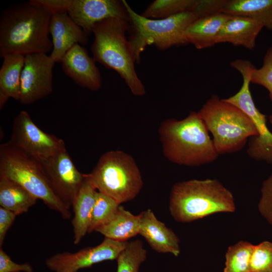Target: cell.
Here are the masks:
<instances>
[{"label":"cell","instance_id":"cell-29","mask_svg":"<svg viewBox=\"0 0 272 272\" xmlns=\"http://www.w3.org/2000/svg\"><path fill=\"white\" fill-rule=\"evenodd\" d=\"M250 272H272V242L264 241L254 246Z\"/></svg>","mask_w":272,"mask_h":272},{"label":"cell","instance_id":"cell-4","mask_svg":"<svg viewBox=\"0 0 272 272\" xmlns=\"http://www.w3.org/2000/svg\"><path fill=\"white\" fill-rule=\"evenodd\" d=\"M231 192L217 179H192L174 184L169 210L174 219L189 223L218 213L235 210Z\"/></svg>","mask_w":272,"mask_h":272},{"label":"cell","instance_id":"cell-8","mask_svg":"<svg viewBox=\"0 0 272 272\" xmlns=\"http://www.w3.org/2000/svg\"><path fill=\"white\" fill-rule=\"evenodd\" d=\"M85 177L98 191L120 204L134 198L143 186L140 170L133 158L121 151L103 154Z\"/></svg>","mask_w":272,"mask_h":272},{"label":"cell","instance_id":"cell-3","mask_svg":"<svg viewBox=\"0 0 272 272\" xmlns=\"http://www.w3.org/2000/svg\"><path fill=\"white\" fill-rule=\"evenodd\" d=\"M128 29V20L120 18L96 23L92 29L94 39L90 49L96 62L116 71L133 95L143 96L146 90L135 70V60L126 37Z\"/></svg>","mask_w":272,"mask_h":272},{"label":"cell","instance_id":"cell-22","mask_svg":"<svg viewBox=\"0 0 272 272\" xmlns=\"http://www.w3.org/2000/svg\"><path fill=\"white\" fill-rule=\"evenodd\" d=\"M140 215L135 216L120 206L113 217L95 231L113 240L125 242L139 234Z\"/></svg>","mask_w":272,"mask_h":272},{"label":"cell","instance_id":"cell-31","mask_svg":"<svg viewBox=\"0 0 272 272\" xmlns=\"http://www.w3.org/2000/svg\"><path fill=\"white\" fill-rule=\"evenodd\" d=\"M258 208L260 214L272 226V173L262 183Z\"/></svg>","mask_w":272,"mask_h":272},{"label":"cell","instance_id":"cell-14","mask_svg":"<svg viewBox=\"0 0 272 272\" xmlns=\"http://www.w3.org/2000/svg\"><path fill=\"white\" fill-rule=\"evenodd\" d=\"M67 13L88 36L99 22L111 18L128 20L123 1L72 0Z\"/></svg>","mask_w":272,"mask_h":272},{"label":"cell","instance_id":"cell-1","mask_svg":"<svg viewBox=\"0 0 272 272\" xmlns=\"http://www.w3.org/2000/svg\"><path fill=\"white\" fill-rule=\"evenodd\" d=\"M52 14L31 0L13 5L0 16V56L8 53L26 55L52 50L49 38Z\"/></svg>","mask_w":272,"mask_h":272},{"label":"cell","instance_id":"cell-12","mask_svg":"<svg viewBox=\"0 0 272 272\" xmlns=\"http://www.w3.org/2000/svg\"><path fill=\"white\" fill-rule=\"evenodd\" d=\"M128 241L105 238L99 245L83 248L77 252L56 253L45 261L47 267L54 272H78L105 260L117 259Z\"/></svg>","mask_w":272,"mask_h":272},{"label":"cell","instance_id":"cell-13","mask_svg":"<svg viewBox=\"0 0 272 272\" xmlns=\"http://www.w3.org/2000/svg\"><path fill=\"white\" fill-rule=\"evenodd\" d=\"M55 63L50 55L45 53L25 55L19 101L21 104H32L51 93Z\"/></svg>","mask_w":272,"mask_h":272},{"label":"cell","instance_id":"cell-2","mask_svg":"<svg viewBox=\"0 0 272 272\" xmlns=\"http://www.w3.org/2000/svg\"><path fill=\"white\" fill-rule=\"evenodd\" d=\"M164 156L180 165L199 166L216 161L219 154L197 112L182 120H164L159 130Z\"/></svg>","mask_w":272,"mask_h":272},{"label":"cell","instance_id":"cell-15","mask_svg":"<svg viewBox=\"0 0 272 272\" xmlns=\"http://www.w3.org/2000/svg\"><path fill=\"white\" fill-rule=\"evenodd\" d=\"M95 62L85 47L76 44L66 53L60 63L63 72L76 84L96 91L101 87L102 78Z\"/></svg>","mask_w":272,"mask_h":272},{"label":"cell","instance_id":"cell-28","mask_svg":"<svg viewBox=\"0 0 272 272\" xmlns=\"http://www.w3.org/2000/svg\"><path fill=\"white\" fill-rule=\"evenodd\" d=\"M120 205L110 196L97 191L88 233L95 231L109 221L117 212Z\"/></svg>","mask_w":272,"mask_h":272},{"label":"cell","instance_id":"cell-11","mask_svg":"<svg viewBox=\"0 0 272 272\" xmlns=\"http://www.w3.org/2000/svg\"><path fill=\"white\" fill-rule=\"evenodd\" d=\"M51 187L60 200L70 210L84 180L66 148L40 162Z\"/></svg>","mask_w":272,"mask_h":272},{"label":"cell","instance_id":"cell-9","mask_svg":"<svg viewBox=\"0 0 272 272\" xmlns=\"http://www.w3.org/2000/svg\"><path fill=\"white\" fill-rule=\"evenodd\" d=\"M233 67L241 74L243 84L237 93L223 99L246 113L256 127L257 134L249 139L247 155L253 160L272 165V132L267 126L266 115L255 106L250 91L251 75L255 67L249 61L241 59L235 61Z\"/></svg>","mask_w":272,"mask_h":272},{"label":"cell","instance_id":"cell-35","mask_svg":"<svg viewBox=\"0 0 272 272\" xmlns=\"http://www.w3.org/2000/svg\"><path fill=\"white\" fill-rule=\"evenodd\" d=\"M16 217V215L12 212L0 207V247H2L7 233Z\"/></svg>","mask_w":272,"mask_h":272},{"label":"cell","instance_id":"cell-34","mask_svg":"<svg viewBox=\"0 0 272 272\" xmlns=\"http://www.w3.org/2000/svg\"><path fill=\"white\" fill-rule=\"evenodd\" d=\"M48 10L52 15L67 12L72 0H31Z\"/></svg>","mask_w":272,"mask_h":272},{"label":"cell","instance_id":"cell-25","mask_svg":"<svg viewBox=\"0 0 272 272\" xmlns=\"http://www.w3.org/2000/svg\"><path fill=\"white\" fill-rule=\"evenodd\" d=\"M254 246L240 241L229 247L225 255L224 272H250V262Z\"/></svg>","mask_w":272,"mask_h":272},{"label":"cell","instance_id":"cell-21","mask_svg":"<svg viewBox=\"0 0 272 272\" xmlns=\"http://www.w3.org/2000/svg\"><path fill=\"white\" fill-rule=\"evenodd\" d=\"M223 13L249 18L272 30V0H227Z\"/></svg>","mask_w":272,"mask_h":272},{"label":"cell","instance_id":"cell-5","mask_svg":"<svg viewBox=\"0 0 272 272\" xmlns=\"http://www.w3.org/2000/svg\"><path fill=\"white\" fill-rule=\"evenodd\" d=\"M213 137L219 155L242 150L248 140L257 134L251 119L241 109L213 95L197 112Z\"/></svg>","mask_w":272,"mask_h":272},{"label":"cell","instance_id":"cell-33","mask_svg":"<svg viewBox=\"0 0 272 272\" xmlns=\"http://www.w3.org/2000/svg\"><path fill=\"white\" fill-rule=\"evenodd\" d=\"M32 272L33 268L28 263L18 264L13 261L10 257L0 247V272Z\"/></svg>","mask_w":272,"mask_h":272},{"label":"cell","instance_id":"cell-16","mask_svg":"<svg viewBox=\"0 0 272 272\" xmlns=\"http://www.w3.org/2000/svg\"><path fill=\"white\" fill-rule=\"evenodd\" d=\"M49 32L53 45L49 55L55 63H60L66 53L76 44L84 45L89 41V36L67 12L52 15Z\"/></svg>","mask_w":272,"mask_h":272},{"label":"cell","instance_id":"cell-23","mask_svg":"<svg viewBox=\"0 0 272 272\" xmlns=\"http://www.w3.org/2000/svg\"><path fill=\"white\" fill-rule=\"evenodd\" d=\"M2 57L3 62L0 69V93L19 101L25 56L18 53H8Z\"/></svg>","mask_w":272,"mask_h":272},{"label":"cell","instance_id":"cell-30","mask_svg":"<svg viewBox=\"0 0 272 272\" xmlns=\"http://www.w3.org/2000/svg\"><path fill=\"white\" fill-rule=\"evenodd\" d=\"M250 81L266 88L272 102V45L266 51L262 66L252 71Z\"/></svg>","mask_w":272,"mask_h":272},{"label":"cell","instance_id":"cell-36","mask_svg":"<svg viewBox=\"0 0 272 272\" xmlns=\"http://www.w3.org/2000/svg\"><path fill=\"white\" fill-rule=\"evenodd\" d=\"M269 120L270 123L272 124V111H271V113L269 116Z\"/></svg>","mask_w":272,"mask_h":272},{"label":"cell","instance_id":"cell-20","mask_svg":"<svg viewBox=\"0 0 272 272\" xmlns=\"http://www.w3.org/2000/svg\"><path fill=\"white\" fill-rule=\"evenodd\" d=\"M97 190L85 177L73 203L74 243L77 244L88 233Z\"/></svg>","mask_w":272,"mask_h":272},{"label":"cell","instance_id":"cell-26","mask_svg":"<svg viewBox=\"0 0 272 272\" xmlns=\"http://www.w3.org/2000/svg\"><path fill=\"white\" fill-rule=\"evenodd\" d=\"M197 0H156L150 4L142 16L151 19H163L191 11Z\"/></svg>","mask_w":272,"mask_h":272},{"label":"cell","instance_id":"cell-6","mask_svg":"<svg viewBox=\"0 0 272 272\" xmlns=\"http://www.w3.org/2000/svg\"><path fill=\"white\" fill-rule=\"evenodd\" d=\"M128 21V39L135 63H139L141 55L148 45H154L165 50L173 46L188 44L185 37L187 27L197 16L187 11L163 19H151L135 12L124 0Z\"/></svg>","mask_w":272,"mask_h":272},{"label":"cell","instance_id":"cell-7","mask_svg":"<svg viewBox=\"0 0 272 272\" xmlns=\"http://www.w3.org/2000/svg\"><path fill=\"white\" fill-rule=\"evenodd\" d=\"M0 177L17 182L63 219L71 217L70 210L52 189L40 162L9 141L0 146Z\"/></svg>","mask_w":272,"mask_h":272},{"label":"cell","instance_id":"cell-10","mask_svg":"<svg viewBox=\"0 0 272 272\" xmlns=\"http://www.w3.org/2000/svg\"><path fill=\"white\" fill-rule=\"evenodd\" d=\"M9 142L40 162L65 148L62 139L40 129L26 111L15 117Z\"/></svg>","mask_w":272,"mask_h":272},{"label":"cell","instance_id":"cell-19","mask_svg":"<svg viewBox=\"0 0 272 272\" xmlns=\"http://www.w3.org/2000/svg\"><path fill=\"white\" fill-rule=\"evenodd\" d=\"M231 17L221 13L197 19L185 31L187 43L198 49L214 46L219 32Z\"/></svg>","mask_w":272,"mask_h":272},{"label":"cell","instance_id":"cell-18","mask_svg":"<svg viewBox=\"0 0 272 272\" xmlns=\"http://www.w3.org/2000/svg\"><path fill=\"white\" fill-rule=\"evenodd\" d=\"M263 26L246 17L231 16L219 32L216 43H229L252 50Z\"/></svg>","mask_w":272,"mask_h":272},{"label":"cell","instance_id":"cell-17","mask_svg":"<svg viewBox=\"0 0 272 272\" xmlns=\"http://www.w3.org/2000/svg\"><path fill=\"white\" fill-rule=\"evenodd\" d=\"M139 215V234L145 239L150 247L159 253H169L178 256L180 253V240L173 230L159 220L150 209Z\"/></svg>","mask_w":272,"mask_h":272},{"label":"cell","instance_id":"cell-27","mask_svg":"<svg viewBox=\"0 0 272 272\" xmlns=\"http://www.w3.org/2000/svg\"><path fill=\"white\" fill-rule=\"evenodd\" d=\"M147 252L142 242L134 240L127 244L117 258V272H139L147 258Z\"/></svg>","mask_w":272,"mask_h":272},{"label":"cell","instance_id":"cell-24","mask_svg":"<svg viewBox=\"0 0 272 272\" xmlns=\"http://www.w3.org/2000/svg\"><path fill=\"white\" fill-rule=\"evenodd\" d=\"M22 186L11 179L0 177V206L16 216L27 212L37 201Z\"/></svg>","mask_w":272,"mask_h":272},{"label":"cell","instance_id":"cell-37","mask_svg":"<svg viewBox=\"0 0 272 272\" xmlns=\"http://www.w3.org/2000/svg\"><path fill=\"white\" fill-rule=\"evenodd\" d=\"M19 272H20V271H19Z\"/></svg>","mask_w":272,"mask_h":272},{"label":"cell","instance_id":"cell-32","mask_svg":"<svg viewBox=\"0 0 272 272\" xmlns=\"http://www.w3.org/2000/svg\"><path fill=\"white\" fill-rule=\"evenodd\" d=\"M227 0H197L191 10L198 18L223 13Z\"/></svg>","mask_w":272,"mask_h":272}]
</instances>
